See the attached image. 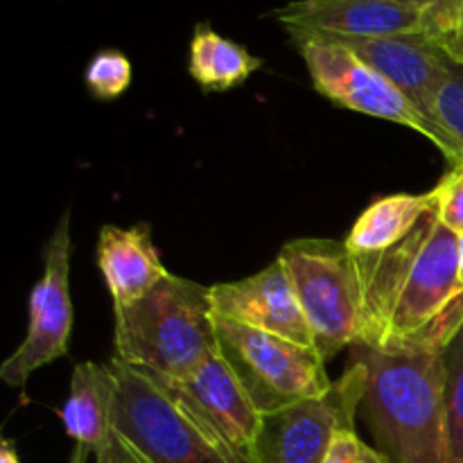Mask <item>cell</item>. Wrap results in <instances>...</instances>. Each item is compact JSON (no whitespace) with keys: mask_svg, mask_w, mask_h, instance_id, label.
I'll list each match as a JSON object with an SVG mask.
<instances>
[{"mask_svg":"<svg viewBox=\"0 0 463 463\" xmlns=\"http://www.w3.org/2000/svg\"><path fill=\"white\" fill-rule=\"evenodd\" d=\"M461 317L463 297L430 333L405 346H353V360L366 366L360 414L392 463H450L443 344Z\"/></svg>","mask_w":463,"mask_h":463,"instance_id":"obj_1","label":"cell"},{"mask_svg":"<svg viewBox=\"0 0 463 463\" xmlns=\"http://www.w3.org/2000/svg\"><path fill=\"white\" fill-rule=\"evenodd\" d=\"M355 260L364 288L357 346H405L430 333L463 297L459 235L441 224L434 211L393 249Z\"/></svg>","mask_w":463,"mask_h":463,"instance_id":"obj_2","label":"cell"},{"mask_svg":"<svg viewBox=\"0 0 463 463\" xmlns=\"http://www.w3.org/2000/svg\"><path fill=\"white\" fill-rule=\"evenodd\" d=\"M116 360L158 384L185 380L217 351L211 288L165 276L140 301L113 310Z\"/></svg>","mask_w":463,"mask_h":463,"instance_id":"obj_3","label":"cell"},{"mask_svg":"<svg viewBox=\"0 0 463 463\" xmlns=\"http://www.w3.org/2000/svg\"><path fill=\"white\" fill-rule=\"evenodd\" d=\"M111 425L129 463H240L167 389L111 357Z\"/></svg>","mask_w":463,"mask_h":463,"instance_id":"obj_4","label":"cell"},{"mask_svg":"<svg viewBox=\"0 0 463 463\" xmlns=\"http://www.w3.org/2000/svg\"><path fill=\"white\" fill-rule=\"evenodd\" d=\"M292 279L303 315L312 330L315 351L326 362L360 344L364 288L357 260L344 242L294 240L279 253Z\"/></svg>","mask_w":463,"mask_h":463,"instance_id":"obj_5","label":"cell"},{"mask_svg":"<svg viewBox=\"0 0 463 463\" xmlns=\"http://www.w3.org/2000/svg\"><path fill=\"white\" fill-rule=\"evenodd\" d=\"M215 330L222 357L262 416L324 396L335 384L312 346L222 317H215Z\"/></svg>","mask_w":463,"mask_h":463,"instance_id":"obj_6","label":"cell"},{"mask_svg":"<svg viewBox=\"0 0 463 463\" xmlns=\"http://www.w3.org/2000/svg\"><path fill=\"white\" fill-rule=\"evenodd\" d=\"M294 45L306 61L317 93L337 107L396 122L416 131L437 145L443 156L455 165V149L441 129L428 120L398 86L362 61L353 50L321 39L294 41Z\"/></svg>","mask_w":463,"mask_h":463,"instance_id":"obj_7","label":"cell"},{"mask_svg":"<svg viewBox=\"0 0 463 463\" xmlns=\"http://www.w3.org/2000/svg\"><path fill=\"white\" fill-rule=\"evenodd\" d=\"M366 366L353 360L328 393L262 416L251 463H324L339 430L355 428Z\"/></svg>","mask_w":463,"mask_h":463,"instance_id":"obj_8","label":"cell"},{"mask_svg":"<svg viewBox=\"0 0 463 463\" xmlns=\"http://www.w3.org/2000/svg\"><path fill=\"white\" fill-rule=\"evenodd\" d=\"M71 213H63L43 251V276L30 292L27 333L21 346L0 366L9 387H23L34 371L68 355L72 321L71 298Z\"/></svg>","mask_w":463,"mask_h":463,"instance_id":"obj_9","label":"cell"},{"mask_svg":"<svg viewBox=\"0 0 463 463\" xmlns=\"http://www.w3.org/2000/svg\"><path fill=\"white\" fill-rule=\"evenodd\" d=\"M161 387L167 389L235 459L251 463L262 414L226 364L220 348L185 380Z\"/></svg>","mask_w":463,"mask_h":463,"instance_id":"obj_10","label":"cell"},{"mask_svg":"<svg viewBox=\"0 0 463 463\" xmlns=\"http://www.w3.org/2000/svg\"><path fill=\"white\" fill-rule=\"evenodd\" d=\"M211 306L222 319L315 348L297 289L279 258L249 279L211 285Z\"/></svg>","mask_w":463,"mask_h":463,"instance_id":"obj_11","label":"cell"},{"mask_svg":"<svg viewBox=\"0 0 463 463\" xmlns=\"http://www.w3.org/2000/svg\"><path fill=\"white\" fill-rule=\"evenodd\" d=\"M289 39L392 36L420 30V9L392 0H294L269 14Z\"/></svg>","mask_w":463,"mask_h":463,"instance_id":"obj_12","label":"cell"},{"mask_svg":"<svg viewBox=\"0 0 463 463\" xmlns=\"http://www.w3.org/2000/svg\"><path fill=\"white\" fill-rule=\"evenodd\" d=\"M321 41H333L353 50L362 61L398 86L430 120L434 93L452 63L437 41L423 32L392 36H321Z\"/></svg>","mask_w":463,"mask_h":463,"instance_id":"obj_13","label":"cell"},{"mask_svg":"<svg viewBox=\"0 0 463 463\" xmlns=\"http://www.w3.org/2000/svg\"><path fill=\"white\" fill-rule=\"evenodd\" d=\"M98 267L111 294L113 310L140 301L170 276L154 244L149 224H136L129 229L116 224L102 226L98 240Z\"/></svg>","mask_w":463,"mask_h":463,"instance_id":"obj_14","label":"cell"},{"mask_svg":"<svg viewBox=\"0 0 463 463\" xmlns=\"http://www.w3.org/2000/svg\"><path fill=\"white\" fill-rule=\"evenodd\" d=\"M113 378L107 364L81 362L72 369L71 392L61 407V423L68 437L89 448L95 463H125L111 425Z\"/></svg>","mask_w":463,"mask_h":463,"instance_id":"obj_15","label":"cell"},{"mask_svg":"<svg viewBox=\"0 0 463 463\" xmlns=\"http://www.w3.org/2000/svg\"><path fill=\"white\" fill-rule=\"evenodd\" d=\"M432 211V190L423 194H389L357 217L344 244L355 258L380 256L402 242Z\"/></svg>","mask_w":463,"mask_h":463,"instance_id":"obj_16","label":"cell"},{"mask_svg":"<svg viewBox=\"0 0 463 463\" xmlns=\"http://www.w3.org/2000/svg\"><path fill=\"white\" fill-rule=\"evenodd\" d=\"M260 57H253L244 45L226 39L208 23H197L190 39L188 72L203 90H231L244 84L258 68Z\"/></svg>","mask_w":463,"mask_h":463,"instance_id":"obj_17","label":"cell"},{"mask_svg":"<svg viewBox=\"0 0 463 463\" xmlns=\"http://www.w3.org/2000/svg\"><path fill=\"white\" fill-rule=\"evenodd\" d=\"M446 425L450 463H463V317L443 344Z\"/></svg>","mask_w":463,"mask_h":463,"instance_id":"obj_18","label":"cell"},{"mask_svg":"<svg viewBox=\"0 0 463 463\" xmlns=\"http://www.w3.org/2000/svg\"><path fill=\"white\" fill-rule=\"evenodd\" d=\"M430 120L455 149V165H463V63L452 61L448 68V75L434 93Z\"/></svg>","mask_w":463,"mask_h":463,"instance_id":"obj_19","label":"cell"},{"mask_svg":"<svg viewBox=\"0 0 463 463\" xmlns=\"http://www.w3.org/2000/svg\"><path fill=\"white\" fill-rule=\"evenodd\" d=\"M84 81L95 98H120L131 86V61L120 50H99L86 66Z\"/></svg>","mask_w":463,"mask_h":463,"instance_id":"obj_20","label":"cell"},{"mask_svg":"<svg viewBox=\"0 0 463 463\" xmlns=\"http://www.w3.org/2000/svg\"><path fill=\"white\" fill-rule=\"evenodd\" d=\"M439 222L457 235L463 233V165H455L432 188Z\"/></svg>","mask_w":463,"mask_h":463,"instance_id":"obj_21","label":"cell"},{"mask_svg":"<svg viewBox=\"0 0 463 463\" xmlns=\"http://www.w3.org/2000/svg\"><path fill=\"white\" fill-rule=\"evenodd\" d=\"M419 9L423 34L441 45L459 21L463 0H419Z\"/></svg>","mask_w":463,"mask_h":463,"instance_id":"obj_22","label":"cell"},{"mask_svg":"<svg viewBox=\"0 0 463 463\" xmlns=\"http://www.w3.org/2000/svg\"><path fill=\"white\" fill-rule=\"evenodd\" d=\"M324 463H392L378 448L357 437L355 428L339 430Z\"/></svg>","mask_w":463,"mask_h":463,"instance_id":"obj_23","label":"cell"},{"mask_svg":"<svg viewBox=\"0 0 463 463\" xmlns=\"http://www.w3.org/2000/svg\"><path fill=\"white\" fill-rule=\"evenodd\" d=\"M441 48L446 50V54L452 59V61L463 63V9L459 14V21H457L455 30H452V34L443 41Z\"/></svg>","mask_w":463,"mask_h":463,"instance_id":"obj_24","label":"cell"},{"mask_svg":"<svg viewBox=\"0 0 463 463\" xmlns=\"http://www.w3.org/2000/svg\"><path fill=\"white\" fill-rule=\"evenodd\" d=\"M0 463H21L12 441H3V446H0Z\"/></svg>","mask_w":463,"mask_h":463,"instance_id":"obj_25","label":"cell"},{"mask_svg":"<svg viewBox=\"0 0 463 463\" xmlns=\"http://www.w3.org/2000/svg\"><path fill=\"white\" fill-rule=\"evenodd\" d=\"M89 459H90L89 448L75 443V448H72V455H71V463H89Z\"/></svg>","mask_w":463,"mask_h":463,"instance_id":"obj_26","label":"cell"},{"mask_svg":"<svg viewBox=\"0 0 463 463\" xmlns=\"http://www.w3.org/2000/svg\"><path fill=\"white\" fill-rule=\"evenodd\" d=\"M459 283L463 288V233L459 235Z\"/></svg>","mask_w":463,"mask_h":463,"instance_id":"obj_27","label":"cell"},{"mask_svg":"<svg viewBox=\"0 0 463 463\" xmlns=\"http://www.w3.org/2000/svg\"><path fill=\"white\" fill-rule=\"evenodd\" d=\"M392 3H401V5H411V7H419V0H392Z\"/></svg>","mask_w":463,"mask_h":463,"instance_id":"obj_28","label":"cell"},{"mask_svg":"<svg viewBox=\"0 0 463 463\" xmlns=\"http://www.w3.org/2000/svg\"><path fill=\"white\" fill-rule=\"evenodd\" d=\"M127 463H129V461H127Z\"/></svg>","mask_w":463,"mask_h":463,"instance_id":"obj_29","label":"cell"}]
</instances>
